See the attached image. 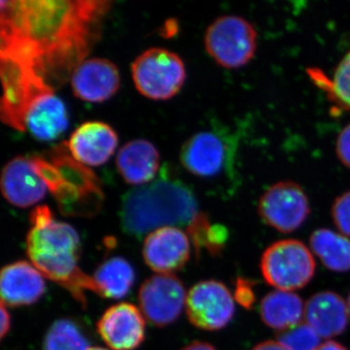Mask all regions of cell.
I'll return each mask as SVG.
<instances>
[{
	"label": "cell",
	"mask_w": 350,
	"mask_h": 350,
	"mask_svg": "<svg viewBox=\"0 0 350 350\" xmlns=\"http://www.w3.org/2000/svg\"><path fill=\"white\" fill-rule=\"evenodd\" d=\"M336 153L340 163L350 170V123L338 135Z\"/></svg>",
	"instance_id": "4dcf8cb0"
},
{
	"label": "cell",
	"mask_w": 350,
	"mask_h": 350,
	"mask_svg": "<svg viewBox=\"0 0 350 350\" xmlns=\"http://www.w3.org/2000/svg\"><path fill=\"white\" fill-rule=\"evenodd\" d=\"M118 135L111 126L91 121L78 126L66 142L75 160L89 167L105 165L118 146Z\"/></svg>",
	"instance_id": "e0dca14e"
},
{
	"label": "cell",
	"mask_w": 350,
	"mask_h": 350,
	"mask_svg": "<svg viewBox=\"0 0 350 350\" xmlns=\"http://www.w3.org/2000/svg\"><path fill=\"white\" fill-rule=\"evenodd\" d=\"M88 350H107L105 349H103V347H90Z\"/></svg>",
	"instance_id": "d590c367"
},
{
	"label": "cell",
	"mask_w": 350,
	"mask_h": 350,
	"mask_svg": "<svg viewBox=\"0 0 350 350\" xmlns=\"http://www.w3.org/2000/svg\"><path fill=\"white\" fill-rule=\"evenodd\" d=\"M131 75L142 96L153 100H165L180 92L186 69L178 55L163 48H151L131 64Z\"/></svg>",
	"instance_id": "52a82bcc"
},
{
	"label": "cell",
	"mask_w": 350,
	"mask_h": 350,
	"mask_svg": "<svg viewBox=\"0 0 350 350\" xmlns=\"http://www.w3.org/2000/svg\"><path fill=\"white\" fill-rule=\"evenodd\" d=\"M103 342L113 350H135L144 342L145 321L135 305L121 303L103 313L96 325Z\"/></svg>",
	"instance_id": "5bb4252c"
},
{
	"label": "cell",
	"mask_w": 350,
	"mask_h": 350,
	"mask_svg": "<svg viewBox=\"0 0 350 350\" xmlns=\"http://www.w3.org/2000/svg\"><path fill=\"white\" fill-rule=\"evenodd\" d=\"M349 306L338 293L319 292L308 299L305 306L306 323L321 338L337 337L349 324Z\"/></svg>",
	"instance_id": "d6986e66"
},
{
	"label": "cell",
	"mask_w": 350,
	"mask_h": 350,
	"mask_svg": "<svg viewBox=\"0 0 350 350\" xmlns=\"http://www.w3.org/2000/svg\"><path fill=\"white\" fill-rule=\"evenodd\" d=\"M1 303L7 306H31L45 293L43 275L27 261L7 265L0 278Z\"/></svg>",
	"instance_id": "ac0fdd59"
},
{
	"label": "cell",
	"mask_w": 350,
	"mask_h": 350,
	"mask_svg": "<svg viewBox=\"0 0 350 350\" xmlns=\"http://www.w3.org/2000/svg\"><path fill=\"white\" fill-rule=\"evenodd\" d=\"M315 350H349L345 345L338 344L337 342L334 340H328V342L321 344Z\"/></svg>",
	"instance_id": "e575fe53"
},
{
	"label": "cell",
	"mask_w": 350,
	"mask_h": 350,
	"mask_svg": "<svg viewBox=\"0 0 350 350\" xmlns=\"http://www.w3.org/2000/svg\"><path fill=\"white\" fill-rule=\"evenodd\" d=\"M347 306H349V314H350V294L349 296V301H347Z\"/></svg>",
	"instance_id": "8d00e7d4"
},
{
	"label": "cell",
	"mask_w": 350,
	"mask_h": 350,
	"mask_svg": "<svg viewBox=\"0 0 350 350\" xmlns=\"http://www.w3.org/2000/svg\"><path fill=\"white\" fill-rule=\"evenodd\" d=\"M121 76L111 61L93 57L80 64L71 75V88L76 98L88 103H103L119 91Z\"/></svg>",
	"instance_id": "2e32d148"
},
{
	"label": "cell",
	"mask_w": 350,
	"mask_h": 350,
	"mask_svg": "<svg viewBox=\"0 0 350 350\" xmlns=\"http://www.w3.org/2000/svg\"><path fill=\"white\" fill-rule=\"evenodd\" d=\"M312 81L327 94L335 111L350 112V51L340 62L332 77L319 69H310Z\"/></svg>",
	"instance_id": "d4e9b609"
},
{
	"label": "cell",
	"mask_w": 350,
	"mask_h": 350,
	"mask_svg": "<svg viewBox=\"0 0 350 350\" xmlns=\"http://www.w3.org/2000/svg\"><path fill=\"white\" fill-rule=\"evenodd\" d=\"M305 306L300 296L293 292L276 290L262 298L260 312L267 326L283 332L301 323Z\"/></svg>",
	"instance_id": "7402d4cb"
},
{
	"label": "cell",
	"mask_w": 350,
	"mask_h": 350,
	"mask_svg": "<svg viewBox=\"0 0 350 350\" xmlns=\"http://www.w3.org/2000/svg\"><path fill=\"white\" fill-rule=\"evenodd\" d=\"M1 338H3L10 331L11 327V315L3 303H1Z\"/></svg>",
	"instance_id": "1f68e13d"
},
{
	"label": "cell",
	"mask_w": 350,
	"mask_h": 350,
	"mask_svg": "<svg viewBox=\"0 0 350 350\" xmlns=\"http://www.w3.org/2000/svg\"><path fill=\"white\" fill-rule=\"evenodd\" d=\"M252 350H289L280 342H273V340H267L261 344L257 345Z\"/></svg>",
	"instance_id": "d6a6232c"
},
{
	"label": "cell",
	"mask_w": 350,
	"mask_h": 350,
	"mask_svg": "<svg viewBox=\"0 0 350 350\" xmlns=\"http://www.w3.org/2000/svg\"><path fill=\"white\" fill-rule=\"evenodd\" d=\"M31 159L62 214L89 218L100 213L105 200L100 179L73 159L66 142L55 147L48 158L33 156Z\"/></svg>",
	"instance_id": "277c9868"
},
{
	"label": "cell",
	"mask_w": 350,
	"mask_h": 350,
	"mask_svg": "<svg viewBox=\"0 0 350 350\" xmlns=\"http://www.w3.org/2000/svg\"><path fill=\"white\" fill-rule=\"evenodd\" d=\"M310 213V200L294 181L273 184L260 198L258 214L265 224L283 234L298 230Z\"/></svg>",
	"instance_id": "30bf717a"
},
{
	"label": "cell",
	"mask_w": 350,
	"mask_h": 350,
	"mask_svg": "<svg viewBox=\"0 0 350 350\" xmlns=\"http://www.w3.org/2000/svg\"><path fill=\"white\" fill-rule=\"evenodd\" d=\"M320 338L314 329L303 322L278 336V342L289 350H315L321 345Z\"/></svg>",
	"instance_id": "83f0119b"
},
{
	"label": "cell",
	"mask_w": 350,
	"mask_h": 350,
	"mask_svg": "<svg viewBox=\"0 0 350 350\" xmlns=\"http://www.w3.org/2000/svg\"><path fill=\"white\" fill-rule=\"evenodd\" d=\"M98 295L109 299H121L128 295L135 280L130 262L122 257H113L103 262L93 276Z\"/></svg>",
	"instance_id": "603a6c76"
},
{
	"label": "cell",
	"mask_w": 350,
	"mask_h": 350,
	"mask_svg": "<svg viewBox=\"0 0 350 350\" xmlns=\"http://www.w3.org/2000/svg\"><path fill=\"white\" fill-rule=\"evenodd\" d=\"M142 254L149 268L157 273L172 275L190 259V239L178 228H160L146 237Z\"/></svg>",
	"instance_id": "4fadbf2b"
},
{
	"label": "cell",
	"mask_w": 350,
	"mask_h": 350,
	"mask_svg": "<svg viewBox=\"0 0 350 350\" xmlns=\"http://www.w3.org/2000/svg\"><path fill=\"white\" fill-rule=\"evenodd\" d=\"M3 96L0 117L14 130L25 131L27 113L34 100L43 94L55 92L31 64L0 55Z\"/></svg>",
	"instance_id": "5b68a950"
},
{
	"label": "cell",
	"mask_w": 350,
	"mask_h": 350,
	"mask_svg": "<svg viewBox=\"0 0 350 350\" xmlns=\"http://www.w3.org/2000/svg\"><path fill=\"white\" fill-rule=\"evenodd\" d=\"M234 299L229 288L216 280H204L191 288L186 300L188 319L197 328L217 331L234 317Z\"/></svg>",
	"instance_id": "8fae6325"
},
{
	"label": "cell",
	"mask_w": 350,
	"mask_h": 350,
	"mask_svg": "<svg viewBox=\"0 0 350 350\" xmlns=\"http://www.w3.org/2000/svg\"><path fill=\"white\" fill-rule=\"evenodd\" d=\"M254 285L255 283L248 278H239L237 280L234 299L246 310H251L256 301V296L253 290Z\"/></svg>",
	"instance_id": "f546056e"
},
{
	"label": "cell",
	"mask_w": 350,
	"mask_h": 350,
	"mask_svg": "<svg viewBox=\"0 0 350 350\" xmlns=\"http://www.w3.org/2000/svg\"><path fill=\"white\" fill-rule=\"evenodd\" d=\"M0 186L7 202L21 208L38 204L48 191L31 157L17 156L11 159L2 170Z\"/></svg>",
	"instance_id": "9a60e30c"
},
{
	"label": "cell",
	"mask_w": 350,
	"mask_h": 350,
	"mask_svg": "<svg viewBox=\"0 0 350 350\" xmlns=\"http://www.w3.org/2000/svg\"><path fill=\"white\" fill-rule=\"evenodd\" d=\"M116 167L126 183L145 185L153 181L161 170L160 153L149 140H131L120 149Z\"/></svg>",
	"instance_id": "ffe728a7"
},
{
	"label": "cell",
	"mask_w": 350,
	"mask_h": 350,
	"mask_svg": "<svg viewBox=\"0 0 350 350\" xmlns=\"http://www.w3.org/2000/svg\"><path fill=\"white\" fill-rule=\"evenodd\" d=\"M331 213L338 231L344 236L350 237V190L335 200Z\"/></svg>",
	"instance_id": "f1b7e54d"
},
{
	"label": "cell",
	"mask_w": 350,
	"mask_h": 350,
	"mask_svg": "<svg viewBox=\"0 0 350 350\" xmlns=\"http://www.w3.org/2000/svg\"><path fill=\"white\" fill-rule=\"evenodd\" d=\"M310 244L327 269L335 273L350 271V241L344 234L319 229L310 236Z\"/></svg>",
	"instance_id": "cb8c5ba5"
},
{
	"label": "cell",
	"mask_w": 350,
	"mask_h": 350,
	"mask_svg": "<svg viewBox=\"0 0 350 350\" xmlns=\"http://www.w3.org/2000/svg\"><path fill=\"white\" fill-rule=\"evenodd\" d=\"M105 0L0 2V55L31 64L52 89L63 86L100 38Z\"/></svg>",
	"instance_id": "6da1fadb"
},
{
	"label": "cell",
	"mask_w": 350,
	"mask_h": 350,
	"mask_svg": "<svg viewBox=\"0 0 350 350\" xmlns=\"http://www.w3.org/2000/svg\"><path fill=\"white\" fill-rule=\"evenodd\" d=\"M90 347L81 327L71 319L55 321L43 342V350H88Z\"/></svg>",
	"instance_id": "4316f807"
},
{
	"label": "cell",
	"mask_w": 350,
	"mask_h": 350,
	"mask_svg": "<svg viewBox=\"0 0 350 350\" xmlns=\"http://www.w3.org/2000/svg\"><path fill=\"white\" fill-rule=\"evenodd\" d=\"M199 213L194 193L165 165L153 181L124 196L120 219L126 234L140 237L172 225L188 226Z\"/></svg>",
	"instance_id": "3957f363"
},
{
	"label": "cell",
	"mask_w": 350,
	"mask_h": 350,
	"mask_svg": "<svg viewBox=\"0 0 350 350\" xmlns=\"http://www.w3.org/2000/svg\"><path fill=\"white\" fill-rule=\"evenodd\" d=\"M258 34L254 25L243 17H219L207 27L204 46L207 54L227 69L243 68L256 54Z\"/></svg>",
	"instance_id": "8992f818"
},
{
	"label": "cell",
	"mask_w": 350,
	"mask_h": 350,
	"mask_svg": "<svg viewBox=\"0 0 350 350\" xmlns=\"http://www.w3.org/2000/svg\"><path fill=\"white\" fill-rule=\"evenodd\" d=\"M181 350H217L213 345L204 342H194Z\"/></svg>",
	"instance_id": "836d02e7"
},
{
	"label": "cell",
	"mask_w": 350,
	"mask_h": 350,
	"mask_svg": "<svg viewBox=\"0 0 350 350\" xmlns=\"http://www.w3.org/2000/svg\"><path fill=\"white\" fill-rule=\"evenodd\" d=\"M25 131L40 142H52L68 126L66 105L55 92L43 94L32 103L25 121Z\"/></svg>",
	"instance_id": "44dd1931"
},
{
	"label": "cell",
	"mask_w": 350,
	"mask_h": 350,
	"mask_svg": "<svg viewBox=\"0 0 350 350\" xmlns=\"http://www.w3.org/2000/svg\"><path fill=\"white\" fill-rule=\"evenodd\" d=\"M138 300L145 319L153 325L165 327L180 317L187 295L177 276L159 273L145 280Z\"/></svg>",
	"instance_id": "7c38bea8"
},
{
	"label": "cell",
	"mask_w": 350,
	"mask_h": 350,
	"mask_svg": "<svg viewBox=\"0 0 350 350\" xmlns=\"http://www.w3.org/2000/svg\"><path fill=\"white\" fill-rule=\"evenodd\" d=\"M236 148V140L225 130L200 131L182 146L180 162L190 174L211 180L232 172Z\"/></svg>",
	"instance_id": "ba28073f"
},
{
	"label": "cell",
	"mask_w": 350,
	"mask_h": 350,
	"mask_svg": "<svg viewBox=\"0 0 350 350\" xmlns=\"http://www.w3.org/2000/svg\"><path fill=\"white\" fill-rule=\"evenodd\" d=\"M187 236L194 244L197 257L202 250L211 256L222 255L229 239V230L222 224H213L206 213H199L187 226Z\"/></svg>",
	"instance_id": "484cf974"
},
{
	"label": "cell",
	"mask_w": 350,
	"mask_h": 350,
	"mask_svg": "<svg viewBox=\"0 0 350 350\" xmlns=\"http://www.w3.org/2000/svg\"><path fill=\"white\" fill-rule=\"evenodd\" d=\"M261 271L271 286L292 292L308 285L315 273V261L305 244L284 239L269 246L261 258Z\"/></svg>",
	"instance_id": "9c48e42d"
},
{
	"label": "cell",
	"mask_w": 350,
	"mask_h": 350,
	"mask_svg": "<svg viewBox=\"0 0 350 350\" xmlns=\"http://www.w3.org/2000/svg\"><path fill=\"white\" fill-rule=\"evenodd\" d=\"M27 253L32 265L48 280L61 285L80 305L86 306V291L98 294L94 278L79 268L81 241L68 223L54 220L47 206L36 207L29 215Z\"/></svg>",
	"instance_id": "7a4b0ae2"
}]
</instances>
